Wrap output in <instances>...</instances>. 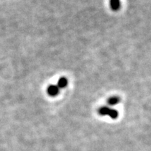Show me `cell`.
Masks as SVG:
<instances>
[{
	"mask_svg": "<svg viewBox=\"0 0 151 151\" xmlns=\"http://www.w3.org/2000/svg\"><path fill=\"white\" fill-rule=\"evenodd\" d=\"M99 113L101 116H109L111 118L116 119L118 116V111L116 109H112L107 106H103L99 109Z\"/></svg>",
	"mask_w": 151,
	"mask_h": 151,
	"instance_id": "1",
	"label": "cell"
},
{
	"mask_svg": "<svg viewBox=\"0 0 151 151\" xmlns=\"http://www.w3.org/2000/svg\"><path fill=\"white\" fill-rule=\"evenodd\" d=\"M60 88H58V86H55V85H52V86H50L48 88V90H47V92H48V94L50 96H52V97H55V96L58 95V94L59 93Z\"/></svg>",
	"mask_w": 151,
	"mask_h": 151,
	"instance_id": "2",
	"label": "cell"
},
{
	"mask_svg": "<svg viewBox=\"0 0 151 151\" xmlns=\"http://www.w3.org/2000/svg\"><path fill=\"white\" fill-rule=\"evenodd\" d=\"M110 5L113 11H117L120 9V0H110Z\"/></svg>",
	"mask_w": 151,
	"mask_h": 151,
	"instance_id": "3",
	"label": "cell"
},
{
	"mask_svg": "<svg viewBox=\"0 0 151 151\" xmlns=\"http://www.w3.org/2000/svg\"><path fill=\"white\" fill-rule=\"evenodd\" d=\"M68 81L67 79L65 78V77H62L59 79L58 82V87L59 88H64L67 86Z\"/></svg>",
	"mask_w": 151,
	"mask_h": 151,
	"instance_id": "4",
	"label": "cell"
},
{
	"mask_svg": "<svg viewBox=\"0 0 151 151\" xmlns=\"http://www.w3.org/2000/svg\"><path fill=\"white\" fill-rule=\"evenodd\" d=\"M120 102V99L117 97H111L110 99L108 100V104L111 106H114Z\"/></svg>",
	"mask_w": 151,
	"mask_h": 151,
	"instance_id": "5",
	"label": "cell"
}]
</instances>
